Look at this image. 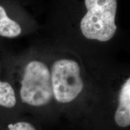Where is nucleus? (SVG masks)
Returning a JSON list of instances; mask_svg holds the SVG:
<instances>
[{
	"instance_id": "nucleus-5",
	"label": "nucleus",
	"mask_w": 130,
	"mask_h": 130,
	"mask_svg": "<svg viewBox=\"0 0 130 130\" xmlns=\"http://www.w3.org/2000/svg\"><path fill=\"white\" fill-rule=\"evenodd\" d=\"M22 32L21 24L10 16L6 7L0 3V37L16 38L21 36Z\"/></svg>"
},
{
	"instance_id": "nucleus-1",
	"label": "nucleus",
	"mask_w": 130,
	"mask_h": 130,
	"mask_svg": "<svg viewBox=\"0 0 130 130\" xmlns=\"http://www.w3.org/2000/svg\"><path fill=\"white\" fill-rule=\"evenodd\" d=\"M16 79L22 103L40 107L53 99L51 71L45 63L32 60L24 63L16 71Z\"/></svg>"
},
{
	"instance_id": "nucleus-4",
	"label": "nucleus",
	"mask_w": 130,
	"mask_h": 130,
	"mask_svg": "<svg viewBox=\"0 0 130 130\" xmlns=\"http://www.w3.org/2000/svg\"><path fill=\"white\" fill-rule=\"evenodd\" d=\"M115 120L118 126L126 127L130 124V78L122 86L119 95L118 107L115 113Z\"/></svg>"
},
{
	"instance_id": "nucleus-7",
	"label": "nucleus",
	"mask_w": 130,
	"mask_h": 130,
	"mask_svg": "<svg viewBox=\"0 0 130 130\" xmlns=\"http://www.w3.org/2000/svg\"><path fill=\"white\" fill-rule=\"evenodd\" d=\"M5 130H36L31 123L25 121H19L9 123Z\"/></svg>"
},
{
	"instance_id": "nucleus-6",
	"label": "nucleus",
	"mask_w": 130,
	"mask_h": 130,
	"mask_svg": "<svg viewBox=\"0 0 130 130\" xmlns=\"http://www.w3.org/2000/svg\"><path fill=\"white\" fill-rule=\"evenodd\" d=\"M17 104V96L14 87L10 83L0 79V108L12 109Z\"/></svg>"
},
{
	"instance_id": "nucleus-3",
	"label": "nucleus",
	"mask_w": 130,
	"mask_h": 130,
	"mask_svg": "<svg viewBox=\"0 0 130 130\" xmlns=\"http://www.w3.org/2000/svg\"><path fill=\"white\" fill-rule=\"evenodd\" d=\"M53 96L60 103L75 100L84 89L79 63L71 58H61L54 61L51 71Z\"/></svg>"
},
{
	"instance_id": "nucleus-2",
	"label": "nucleus",
	"mask_w": 130,
	"mask_h": 130,
	"mask_svg": "<svg viewBox=\"0 0 130 130\" xmlns=\"http://www.w3.org/2000/svg\"><path fill=\"white\" fill-rule=\"evenodd\" d=\"M87 12L80 22L85 38L100 42L109 41L117 30V0H84Z\"/></svg>"
},
{
	"instance_id": "nucleus-8",
	"label": "nucleus",
	"mask_w": 130,
	"mask_h": 130,
	"mask_svg": "<svg viewBox=\"0 0 130 130\" xmlns=\"http://www.w3.org/2000/svg\"><path fill=\"white\" fill-rule=\"evenodd\" d=\"M0 71H1V69H0Z\"/></svg>"
}]
</instances>
